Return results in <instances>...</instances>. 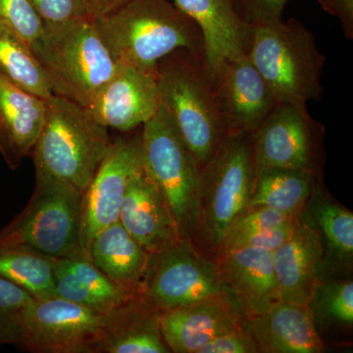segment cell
Returning <instances> with one entry per match:
<instances>
[{"label":"cell","instance_id":"6da1fadb","mask_svg":"<svg viewBox=\"0 0 353 353\" xmlns=\"http://www.w3.org/2000/svg\"><path fill=\"white\" fill-rule=\"evenodd\" d=\"M94 20L116 63L157 74L158 62L174 51L204 54L201 30L169 0H129Z\"/></svg>","mask_w":353,"mask_h":353},{"label":"cell","instance_id":"7a4b0ae2","mask_svg":"<svg viewBox=\"0 0 353 353\" xmlns=\"http://www.w3.org/2000/svg\"><path fill=\"white\" fill-rule=\"evenodd\" d=\"M110 139L85 108L53 94L32 152L37 183L64 185L83 194L92 182Z\"/></svg>","mask_w":353,"mask_h":353},{"label":"cell","instance_id":"3957f363","mask_svg":"<svg viewBox=\"0 0 353 353\" xmlns=\"http://www.w3.org/2000/svg\"><path fill=\"white\" fill-rule=\"evenodd\" d=\"M160 103L201 168L227 136L203 53L181 48L157 64Z\"/></svg>","mask_w":353,"mask_h":353},{"label":"cell","instance_id":"277c9868","mask_svg":"<svg viewBox=\"0 0 353 353\" xmlns=\"http://www.w3.org/2000/svg\"><path fill=\"white\" fill-rule=\"evenodd\" d=\"M32 48L53 94L82 108L94 101L118 66L90 15L46 26Z\"/></svg>","mask_w":353,"mask_h":353},{"label":"cell","instance_id":"5b68a950","mask_svg":"<svg viewBox=\"0 0 353 353\" xmlns=\"http://www.w3.org/2000/svg\"><path fill=\"white\" fill-rule=\"evenodd\" d=\"M246 57L282 103L306 105L321 101L326 57L318 50L314 34L296 19L252 27Z\"/></svg>","mask_w":353,"mask_h":353},{"label":"cell","instance_id":"8992f818","mask_svg":"<svg viewBox=\"0 0 353 353\" xmlns=\"http://www.w3.org/2000/svg\"><path fill=\"white\" fill-rule=\"evenodd\" d=\"M256 178L252 134H227L201 168L199 225L206 240L219 248L232 223L250 205Z\"/></svg>","mask_w":353,"mask_h":353},{"label":"cell","instance_id":"52a82bcc","mask_svg":"<svg viewBox=\"0 0 353 353\" xmlns=\"http://www.w3.org/2000/svg\"><path fill=\"white\" fill-rule=\"evenodd\" d=\"M141 127L143 169L168 204L182 238L190 241L199 227L201 166L161 105Z\"/></svg>","mask_w":353,"mask_h":353},{"label":"cell","instance_id":"ba28073f","mask_svg":"<svg viewBox=\"0 0 353 353\" xmlns=\"http://www.w3.org/2000/svg\"><path fill=\"white\" fill-rule=\"evenodd\" d=\"M82 196L64 185L37 183L24 210L0 230V245L29 246L54 259L82 253Z\"/></svg>","mask_w":353,"mask_h":353},{"label":"cell","instance_id":"9c48e42d","mask_svg":"<svg viewBox=\"0 0 353 353\" xmlns=\"http://www.w3.org/2000/svg\"><path fill=\"white\" fill-rule=\"evenodd\" d=\"M228 290L217 264L202 256L190 241L150 253L138 296L159 311L187 305Z\"/></svg>","mask_w":353,"mask_h":353},{"label":"cell","instance_id":"30bf717a","mask_svg":"<svg viewBox=\"0 0 353 353\" xmlns=\"http://www.w3.org/2000/svg\"><path fill=\"white\" fill-rule=\"evenodd\" d=\"M324 127L306 105L279 102L252 134L256 170L316 174Z\"/></svg>","mask_w":353,"mask_h":353},{"label":"cell","instance_id":"8fae6325","mask_svg":"<svg viewBox=\"0 0 353 353\" xmlns=\"http://www.w3.org/2000/svg\"><path fill=\"white\" fill-rule=\"evenodd\" d=\"M103 314L59 296L25 309L20 345L34 353H97Z\"/></svg>","mask_w":353,"mask_h":353},{"label":"cell","instance_id":"7c38bea8","mask_svg":"<svg viewBox=\"0 0 353 353\" xmlns=\"http://www.w3.org/2000/svg\"><path fill=\"white\" fill-rule=\"evenodd\" d=\"M143 168L141 132L131 139L111 141L82 196L80 250L88 259L94 236L104 228L119 221L129 183Z\"/></svg>","mask_w":353,"mask_h":353},{"label":"cell","instance_id":"4fadbf2b","mask_svg":"<svg viewBox=\"0 0 353 353\" xmlns=\"http://www.w3.org/2000/svg\"><path fill=\"white\" fill-rule=\"evenodd\" d=\"M227 134H253L278 104L250 58L227 60L211 76Z\"/></svg>","mask_w":353,"mask_h":353},{"label":"cell","instance_id":"5bb4252c","mask_svg":"<svg viewBox=\"0 0 353 353\" xmlns=\"http://www.w3.org/2000/svg\"><path fill=\"white\" fill-rule=\"evenodd\" d=\"M117 69L85 108L106 129L130 132L143 126L159 110L157 74L117 63Z\"/></svg>","mask_w":353,"mask_h":353},{"label":"cell","instance_id":"9a60e30c","mask_svg":"<svg viewBox=\"0 0 353 353\" xmlns=\"http://www.w3.org/2000/svg\"><path fill=\"white\" fill-rule=\"evenodd\" d=\"M245 319L234 297L224 290L196 303L161 311L160 326L171 352L197 353L208 341Z\"/></svg>","mask_w":353,"mask_h":353},{"label":"cell","instance_id":"2e32d148","mask_svg":"<svg viewBox=\"0 0 353 353\" xmlns=\"http://www.w3.org/2000/svg\"><path fill=\"white\" fill-rule=\"evenodd\" d=\"M221 280L245 318L262 314L281 301L270 250L236 248L220 252Z\"/></svg>","mask_w":353,"mask_h":353},{"label":"cell","instance_id":"e0dca14e","mask_svg":"<svg viewBox=\"0 0 353 353\" xmlns=\"http://www.w3.org/2000/svg\"><path fill=\"white\" fill-rule=\"evenodd\" d=\"M119 221L148 253L163 252L185 241L168 204L143 168L129 183Z\"/></svg>","mask_w":353,"mask_h":353},{"label":"cell","instance_id":"ac0fdd59","mask_svg":"<svg viewBox=\"0 0 353 353\" xmlns=\"http://www.w3.org/2000/svg\"><path fill=\"white\" fill-rule=\"evenodd\" d=\"M173 1L201 30L210 76L227 60L248 54L252 28L241 19L234 0Z\"/></svg>","mask_w":353,"mask_h":353},{"label":"cell","instance_id":"d6986e66","mask_svg":"<svg viewBox=\"0 0 353 353\" xmlns=\"http://www.w3.org/2000/svg\"><path fill=\"white\" fill-rule=\"evenodd\" d=\"M324 255L319 232L301 213L289 239L272 252L281 301L309 303L320 282Z\"/></svg>","mask_w":353,"mask_h":353},{"label":"cell","instance_id":"ffe728a7","mask_svg":"<svg viewBox=\"0 0 353 353\" xmlns=\"http://www.w3.org/2000/svg\"><path fill=\"white\" fill-rule=\"evenodd\" d=\"M259 352L321 353L325 345L309 304L280 301L262 314L245 318Z\"/></svg>","mask_w":353,"mask_h":353},{"label":"cell","instance_id":"44dd1931","mask_svg":"<svg viewBox=\"0 0 353 353\" xmlns=\"http://www.w3.org/2000/svg\"><path fill=\"white\" fill-rule=\"evenodd\" d=\"M161 311L134 296L103 314L97 353H168Z\"/></svg>","mask_w":353,"mask_h":353},{"label":"cell","instance_id":"7402d4cb","mask_svg":"<svg viewBox=\"0 0 353 353\" xmlns=\"http://www.w3.org/2000/svg\"><path fill=\"white\" fill-rule=\"evenodd\" d=\"M46 101L0 73V154L11 170L30 157L46 120Z\"/></svg>","mask_w":353,"mask_h":353},{"label":"cell","instance_id":"603a6c76","mask_svg":"<svg viewBox=\"0 0 353 353\" xmlns=\"http://www.w3.org/2000/svg\"><path fill=\"white\" fill-rule=\"evenodd\" d=\"M57 296L105 314L134 296L115 284L82 253L55 259Z\"/></svg>","mask_w":353,"mask_h":353},{"label":"cell","instance_id":"cb8c5ba5","mask_svg":"<svg viewBox=\"0 0 353 353\" xmlns=\"http://www.w3.org/2000/svg\"><path fill=\"white\" fill-rule=\"evenodd\" d=\"M95 266L132 296L139 294L150 253L129 234L120 221L94 236L88 252Z\"/></svg>","mask_w":353,"mask_h":353},{"label":"cell","instance_id":"d4e9b609","mask_svg":"<svg viewBox=\"0 0 353 353\" xmlns=\"http://www.w3.org/2000/svg\"><path fill=\"white\" fill-rule=\"evenodd\" d=\"M315 185V175L304 171L256 170L248 208L263 206L301 216Z\"/></svg>","mask_w":353,"mask_h":353},{"label":"cell","instance_id":"484cf974","mask_svg":"<svg viewBox=\"0 0 353 353\" xmlns=\"http://www.w3.org/2000/svg\"><path fill=\"white\" fill-rule=\"evenodd\" d=\"M55 259L21 245H0V277L36 299L57 296Z\"/></svg>","mask_w":353,"mask_h":353},{"label":"cell","instance_id":"4316f807","mask_svg":"<svg viewBox=\"0 0 353 353\" xmlns=\"http://www.w3.org/2000/svg\"><path fill=\"white\" fill-rule=\"evenodd\" d=\"M303 215L321 236L324 252L341 264L352 265L353 259V214L352 211L323 196L314 185Z\"/></svg>","mask_w":353,"mask_h":353},{"label":"cell","instance_id":"83f0119b","mask_svg":"<svg viewBox=\"0 0 353 353\" xmlns=\"http://www.w3.org/2000/svg\"><path fill=\"white\" fill-rule=\"evenodd\" d=\"M0 73L30 94L48 101L53 95L46 72L32 46L0 24Z\"/></svg>","mask_w":353,"mask_h":353},{"label":"cell","instance_id":"f1b7e54d","mask_svg":"<svg viewBox=\"0 0 353 353\" xmlns=\"http://www.w3.org/2000/svg\"><path fill=\"white\" fill-rule=\"evenodd\" d=\"M308 304L315 319L352 326V280L320 281Z\"/></svg>","mask_w":353,"mask_h":353},{"label":"cell","instance_id":"f546056e","mask_svg":"<svg viewBox=\"0 0 353 353\" xmlns=\"http://www.w3.org/2000/svg\"><path fill=\"white\" fill-rule=\"evenodd\" d=\"M34 297L0 277V345H20L25 309Z\"/></svg>","mask_w":353,"mask_h":353},{"label":"cell","instance_id":"4dcf8cb0","mask_svg":"<svg viewBox=\"0 0 353 353\" xmlns=\"http://www.w3.org/2000/svg\"><path fill=\"white\" fill-rule=\"evenodd\" d=\"M0 24L19 34L31 46L39 41L44 29L29 0H0Z\"/></svg>","mask_w":353,"mask_h":353},{"label":"cell","instance_id":"1f68e13d","mask_svg":"<svg viewBox=\"0 0 353 353\" xmlns=\"http://www.w3.org/2000/svg\"><path fill=\"white\" fill-rule=\"evenodd\" d=\"M299 217V216L287 214L276 209L263 206L248 208L232 223L223 238L222 243L253 232L294 224Z\"/></svg>","mask_w":353,"mask_h":353},{"label":"cell","instance_id":"d6a6232c","mask_svg":"<svg viewBox=\"0 0 353 353\" xmlns=\"http://www.w3.org/2000/svg\"><path fill=\"white\" fill-rule=\"evenodd\" d=\"M43 26L61 25L90 15L83 0H29Z\"/></svg>","mask_w":353,"mask_h":353},{"label":"cell","instance_id":"836d02e7","mask_svg":"<svg viewBox=\"0 0 353 353\" xmlns=\"http://www.w3.org/2000/svg\"><path fill=\"white\" fill-rule=\"evenodd\" d=\"M296 223L275 228V229L262 230V231L253 232V233L236 236L232 240L223 241L218 250H220V252H223L236 250V248H261V250L274 252L276 248L282 245L289 239L290 234L294 231Z\"/></svg>","mask_w":353,"mask_h":353},{"label":"cell","instance_id":"e575fe53","mask_svg":"<svg viewBox=\"0 0 353 353\" xmlns=\"http://www.w3.org/2000/svg\"><path fill=\"white\" fill-rule=\"evenodd\" d=\"M256 341L243 322L215 336L197 353H257Z\"/></svg>","mask_w":353,"mask_h":353},{"label":"cell","instance_id":"d590c367","mask_svg":"<svg viewBox=\"0 0 353 353\" xmlns=\"http://www.w3.org/2000/svg\"><path fill=\"white\" fill-rule=\"evenodd\" d=\"M289 0H234L241 19L250 27L282 20Z\"/></svg>","mask_w":353,"mask_h":353},{"label":"cell","instance_id":"8d00e7d4","mask_svg":"<svg viewBox=\"0 0 353 353\" xmlns=\"http://www.w3.org/2000/svg\"><path fill=\"white\" fill-rule=\"evenodd\" d=\"M325 12L340 21L343 34L353 39V0H318Z\"/></svg>","mask_w":353,"mask_h":353},{"label":"cell","instance_id":"74e56055","mask_svg":"<svg viewBox=\"0 0 353 353\" xmlns=\"http://www.w3.org/2000/svg\"><path fill=\"white\" fill-rule=\"evenodd\" d=\"M88 12L94 18L101 17L119 8L129 0H83Z\"/></svg>","mask_w":353,"mask_h":353}]
</instances>
